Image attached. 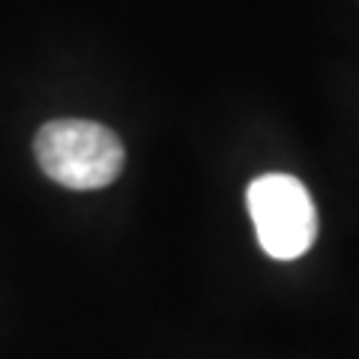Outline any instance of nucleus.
I'll return each mask as SVG.
<instances>
[{
  "instance_id": "nucleus-1",
  "label": "nucleus",
  "mask_w": 359,
  "mask_h": 359,
  "mask_svg": "<svg viewBox=\"0 0 359 359\" xmlns=\"http://www.w3.org/2000/svg\"><path fill=\"white\" fill-rule=\"evenodd\" d=\"M36 159L54 183L75 192L105 189L120 177L126 150L114 132L93 120H51L36 135Z\"/></svg>"
},
{
  "instance_id": "nucleus-2",
  "label": "nucleus",
  "mask_w": 359,
  "mask_h": 359,
  "mask_svg": "<svg viewBox=\"0 0 359 359\" xmlns=\"http://www.w3.org/2000/svg\"><path fill=\"white\" fill-rule=\"evenodd\" d=\"M261 249L276 261H297L318 240V207L290 174H264L245 189Z\"/></svg>"
}]
</instances>
